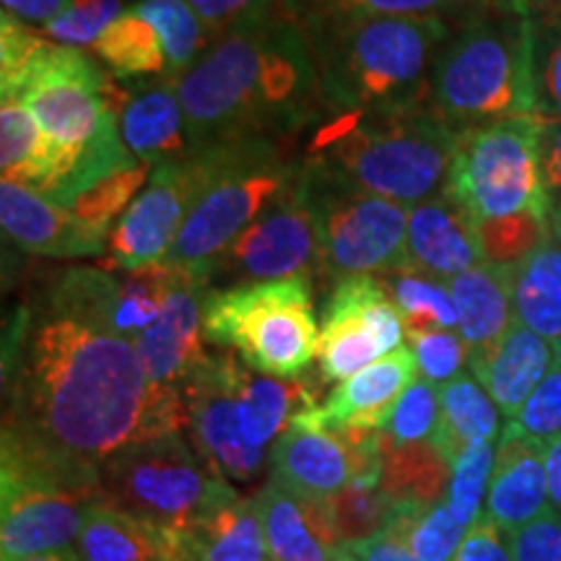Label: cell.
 <instances>
[{
	"instance_id": "6da1fadb",
	"label": "cell",
	"mask_w": 561,
	"mask_h": 561,
	"mask_svg": "<svg viewBox=\"0 0 561 561\" xmlns=\"http://www.w3.org/2000/svg\"><path fill=\"white\" fill-rule=\"evenodd\" d=\"M3 401V432L89 471L123 447L187 426L185 392L157 388L136 343L50 286L19 307L5 333Z\"/></svg>"
},
{
	"instance_id": "7a4b0ae2",
	"label": "cell",
	"mask_w": 561,
	"mask_h": 561,
	"mask_svg": "<svg viewBox=\"0 0 561 561\" xmlns=\"http://www.w3.org/2000/svg\"><path fill=\"white\" fill-rule=\"evenodd\" d=\"M174 83L191 153L284 144L328 115L310 39L291 16L271 9L219 34Z\"/></svg>"
},
{
	"instance_id": "3957f363",
	"label": "cell",
	"mask_w": 561,
	"mask_h": 561,
	"mask_svg": "<svg viewBox=\"0 0 561 561\" xmlns=\"http://www.w3.org/2000/svg\"><path fill=\"white\" fill-rule=\"evenodd\" d=\"M453 26L442 19L314 11L305 34L328 112L430 104V81Z\"/></svg>"
},
{
	"instance_id": "277c9868",
	"label": "cell",
	"mask_w": 561,
	"mask_h": 561,
	"mask_svg": "<svg viewBox=\"0 0 561 561\" xmlns=\"http://www.w3.org/2000/svg\"><path fill=\"white\" fill-rule=\"evenodd\" d=\"M460 136L430 104L405 110L328 112L301 164L322 178L403 206L445 191Z\"/></svg>"
},
{
	"instance_id": "5b68a950",
	"label": "cell",
	"mask_w": 561,
	"mask_h": 561,
	"mask_svg": "<svg viewBox=\"0 0 561 561\" xmlns=\"http://www.w3.org/2000/svg\"><path fill=\"white\" fill-rule=\"evenodd\" d=\"M430 107L458 136L512 117H536L528 16L489 0L458 24L432 70Z\"/></svg>"
},
{
	"instance_id": "8992f818",
	"label": "cell",
	"mask_w": 561,
	"mask_h": 561,
	"mask_svg": "<svg viewBox=\"0 0 561 561\" xmlns=\"http://www.w3.org/2000/svg\"><path fill=\"white\" fill-rule=\"evenodd\" d=\"M201 170V193L161 263L208 278L214 263L244 229L271 210L301 178V161L286 159L284 144L219 146L187 153Z\"/></svg>"
},
{
	"instance_id": "52a82bcc",
	"label": "cell",
	"mask_w": 561,
	"mask_h": 561,
	"mask_svg": "<svg viewBox=\"0 0 561 561\" xmlns=\"http://www.w3.org/2000/svg\"><path fill=\"white\" fill-rule=\"evenodd\" d=\"M102 502L100 471L50 458L3 432L0 561L76 549L87 512Z\"/></svg>"
},
{
	"instance_id": "ba28073f",
	"label": "cell",
	"mask_w": 561,
	"mask_h": 561,
	"mask_svg": "<svg viewBox=\"0 0 561 561\" xmlns=\"http://www.w3.org/2000/svg\"><path fill=\"white\" fill-rule=\"evenodd\" d=\"M203 333L208 343L229 348L261 375L280 380L301 377L318 359L320 341L312 278L208 291Z\"/></svg>"
},
{
	"instance_id": "9c48e42d",
	"label": "cell",
	"mask_w": 561,
	"mask_h": 561,
	"mask_svg": "<svg viewBox=\"0 0 561 561\" xmlns=\"http://www.w3.org/2000/svg\"><path fill=\"white\" fill-rule=\"evenodd\" d=\"M231 486L182 432L123 447L100 466L102 500L170 530H187Z\"/></svg>"
},
{
	"instance_id": "30bf717a",
	"label": "cell",
	"mask_w": 561,
	"mask_h": 561,
	"mask_svg": "<svg viewBox=\"0 0 561 561\" xmlns=\"http://www.w3.org/2000/svg\"><path fill=\"white\" fill-rule=\"evenodd\" d=\"M538 117H512L462 133L447 191L473 214L476 221L538 210L551 214L538 161Z\"/></svg>"
},
{
	"instance_id": "8fae6325",
	"label": "cell",
	"mask_w": 561,
	"mask_h": 561,
	"mask_svg": "<svg viewBox=\"0 0 561 561\" xmlns=\"http://www.w3.org/2000/svg\"><path fill=\"white\" fill-rule=\"evenodd\" d=\"M305 172L320 221V273L339 284L348 276L413 271L409 252L411 206L328 180L307 167Z\"/></svg>"
},
{
	"instance_id": "7c38bea8",
	"label": "cell",
	"mask_w": 561,
	"mask_h": 561,
	"mask_svg": "<svg viewBox=\"0 0 561 561\" xmlns=\"http://www.w3.org/2000/svg\"><path fill=\"white\" fill-rule=\"evenodd\" d=\"M322 237L305 164L301 178L276 206L237 237L210 271V284L229 289L284 278H312L320 271Z\"/></svg>"
},
{
	"instance_id": "4fadbf2b",
	"label": "cell",
	"mask_w": 561,
	"mask_h": 561,
	"mask_svg": "<svg viewBox=\"0 0 561 561\" xmlns=\"http://www.w3.org/2000/svg\"><path fill=\"white\" fill-rule=\"evenodd\" d=\"M244 367L248 364H240L231 351L208 354L182 390L193 450L210 473L234 489L257 486L271 462V453L252 447L242 434L240 385Z\"/></svg>"
},
{
	"instance_id": "5bb4252c",
	"label": "cell",
	"mask_w": 561,
	"mask_h": 561,
	"mask_svg": "<svg viewBox=\"0 0 561 561\" xmlns=\"http://www.w3.org/2000/svg\"><path fill=\"white\" fill-rule=\"evenodd\" d=\"M382 432L322 430L291 421L271 447L268 479L294 494L328 500L348 483H380Z\"/></svg>"
},
{
	"instance_id": "9a60e30c",
	"label": "cell",
	"mask_w": 561,
	"mask_h": 561,
	"mask_svg": "<svg viewBox=\"0 0 561 561\" xmlns=\"http://www.w3.org/2000/svg\"><path fill=\"white\" fill-rule=\"evenodd\" d=\"M198 193L201 170L191 157L153 167L146 187L112 229L104 265L136 271L164 261Z\"/></svg>"
},
{
	"instance_id": "2e32d148",
	"label": "cell",
	"mask_w": 561,
	"mask_h": 561,
	"mask_svg": "<svg viewBox=\"0 0 561 561\" xmlns=\"http://www.w3.org/2000/svg\"><path fill=\"white\" fill-rule=\"evenodd\" d=\"M208 278L180 268L178 284L157 320L138 335L136 351L146 377L157 388L185 390V385L208 359L206 333H203V301Z\"/></svg>"
},
{
	"instance_id": "e0dca14e",
	"label": "cell",
	"mask_w": 561,
	"mask_h": 561,
	"mask_svg": "<svg viewBox=\"0 0 561 561\" xmlns=\"http://www.w3.org/2000/svg\"><path fill=\"white\" fill-rule=\"evenodd\" d=\"M419 380V362L411 346H403L382 356L354 377L335 385L328 401L310 409L294 421L322 426V430H377L388 424L392 405Z\"/></svg>"
},
{
	"instance_id": "ac0fdd59",
	"label": "cell",
	"mask_w": 561,
	"mask_h": 561,
	"mask_svg": "<svg viewBox=\"0 0 561 561\" xmlns=\"http://www.w3.org/2000/svg\"><path fill=\"white\" fill-rule=\"evenodd\" d=\"M0 221L5 240L32 255L94 257L110 242V231L76 219L68 208L13 182H0Z\"/></svg>"
},
{
	"instance_id": "d6986e66",
	"label": "cell",
	"mask_w": 561,
	"mask_h": 561,
	"mask_svg": "<svg viewBox=\"0 0 561 561\" xmlns=\"http://www.w3.org/2000/svg\"><path fill=\"white\" fill-rule=\"evenodd\" d=\"M409 252L413 271L455 278L483 263L479 221L445 187L409 208Z\"/></svg>"
},
{
	"instance_id": "ffe728a7",
	"label": "cell",
	"mask_w": 561,
	"mask_h": 561,
	"mask_svg": "<svg viewBox=\"0 0 561 561\" xmlns=\"http://www.w3.org/2000/svg\"><path fill=\"white\" fill-rule=\"evenodd\" d=\"M273 561H356L335 536L322 500L294 494L276 481L255 491Z\"/></svg>"
},
{
	"instance_id": "44dd1931",
	"label": "cell",
	"mask_w": 561,
	"mask_h": 561,
	"mask_svg": "<svg viewBox=\"0 0 561 561\" xmlns=\"http://www.w3.org/2000/svg\"><path fill=\"white\" fill-rule=\"evenodd\" d=\"M377 276H348L335 284L322 314L318 367L325 382H343L382 359V346L367 320V299Z\"/></svg>"
},
{
	"instance_id": "7402d4cb",
	"label": "cell",
	"mask_w": 561,
	"mask_h": 561,
	"mask_svg": "<svg viewBox=\"0 0 561 561\" xmlns=\"http://www.w3.org/2000/svg\"><path fill=\"white\" fill-rule=\"evenodd\" d=\"M549 507L543 447L520 434L502 430L483 515L496 523L502 533H512L536 520Z\"/></svg>"
},
{
	"instance_id": "603a6c76",
	"label": "cell",
	"mask_w": 561,
	"mask_h": 561,
	"mask_svg": "<svg viewBox=\"0 0 561 561\" xmlns=\"http://www.w3.org/2000/svg\"><path fill=\"white\" fill-rule=\"evenodd\" d=\"M178 536L185 561H273L255 494L234 486Z\"/></svg>"
},
{
	"instance_id": "cb8c5ba5",
	"label": "cell",
	"mask_w": 561,
	"mask_h": 561,
	"mask_svg": "<svg viewBox=\"0 0 561 561\" xmlns=\"http://www.w3.org/2000/svg\"><path fill=\"white\" fill-rule=\"evenodd\" d=\"M553 364H557L553 343L515 320L502 341L483 356L471 359L468 367L502 411V416L512 421L530 392L543 382Z\"/></svg>"
},
{
	"instance_id": "d4e9b609",
	"label": "cell",
	"mask_w": 561,
	"mask_h": 561,
	"mask_svg": "<svg viewBox=\"0 0 561 561\" xmlns=\"http://www.w3.org/2000/svg\"><path fill=\"white\" fill-rule=\"evenodd\" d=\"M73 551L81 561H185L178 530L140 520L104 500L87 512Z\"/></svg>"
},
{
	"instance_id": "484cf974",
	"label": "cell",
	"mask_w": 561,
	"mask_h": 561,
	"mask_svg": "<svg viewBox=\"0 0 561 561\" xmlns=\"http://www.w3.org/2000/svg\"><path fill=\"white\" fill-rule=\"evenodd\" d=\"M121 133L133 157L159 167L191 153L178 83L164 79L130 94L121 112Z\"/></svg>"
},
{
	"instance_id": "4316f807",
	"label": "cell",
	"mask_w": 561,
	"mask_h": 561,
	"mask_svg": "<svg viewBox=\"0 0 561 561\" xmlns=\"http://www.w3.org/2000/svg\"><path fill=\"white\" fill-rule=\"evenodd\" d=\"M450 291L458 310V333L471 348V359L483 356L515 322L512 271L481 263L450 278Z\"/></svg>"
},
{
	"instance_id": "83f0119b",
	"label": "cell",
	"mask_w": 561,
	"mask_h": 561,
	"mask_svg": "<svg viewBox=\"0 0 561 561\" xmlns=\"http://www.w3.org/2000/svg\"><path fill=\"white\" fill-rule=\"evenodd\" d=\"M318 409V385L307 377L280 380L244 367L240 385L242 434L257 450H268L289 430L294 416Z\"/></svg>"
},
{
	"instance_id": "f1b7e54d",
	"label": "cell",
	"mask_w": 561,
	"mask_h": 561,
	"mask_svg": "<svg viewBox=\"0 0 561 561\" xmlns=\"http://www.w3.org/2000/svg\"><path fill=\"white\" fill-rule=\"evenodd\" d=\"M453 462L432 439L396 445L382 432L380 489L401 507L432 510L447 500Z\"/></svg>"
},
{
	"instance_id": "f546056e",
	"label": "cell",
	"mask_w": 561,
	"mask_h": 561,
	"mask_svg": "<svg viewBox=\"0 0 561 561\" xmlns=\"http://www.w3.org/2000/svg\"><path fill=\"white\" fill-rule=\"evenodd\" d=\"M500 413L483 385L462 371L439 388V424L432 442L455 466L468 447L502 437Z\"/></svg>"
},
{
	"instance_id": "4dcf8cb0",
	"label": "cell",
	"mask_w": 561,
	"mask_h": 561,
	"mask_svg": "<svg viewBox=\"0 0 561 561\" xmlns=\"http://www.w3.org/2000/svg\"><path fill=\"white\" fill-rule=\"evenodd\" d=\"M53 140L19 96L0 94V170L3 182L42 191L55 172Z\"/></svg>"
},
{
	"instance_id": "1f68e13d",
	"label": "cell",
	"mask_w": 561,
	"mask_h": 561,
	"mask_svg": "<svg viewBox=\"0 0 561 561\" xmlns=\"http://www.w3.org/2000/svg\"><path fill=\"white\" fill-rule=\"evenodd\" d=\"M515 320L541 339H561V244L549 242L512 271Z\"/></svg>"
},
{
	"instance_id": "d6a6232c",
	"label": "cell",
	"mask_w": 561,
	"mask_h": 561,
	"mask_svg": "<svg viewBox=\"0 0 561 561\" xmlns=\"http://www.w3.org/2000/svg\"><path fill=\"white\" fill-rule=\"evenodd\" d=\"M115 297L110 310V331L136 341L164 310L180 268L170 263H153L115 276Z\"/></svg>"
},
{
	"instance_id": "836d02e7",
	"label": "cell",
	"mask_w": 561,
	"mask_h": 561,
	"mask_svg": "<svg viewBox=\"0 0 561 561\" xmlns=\"http://www.w3.org/2000/svg\"><path fill=\"white\" fill-rule=\"evenodd\" d=\"M94 55L107 62L115 79H151L167 70V53L159 32L136 9L115 19L94 42Z\"/></svg>"
},
{
	"instance_id": "e575fe53",
	"label": "cell",
	"mask_w": 561,
	"mask_h": 561,
	"mask_svg": "<svg viewBox=\"0 0 561 561\" xmlns=\"http://www.w3.org/2000/svg\"><path fill=\"white\" fill-rule=\"evenodd\" d=\"M382 280L403 318L405 339L411 341L434 331H458V310L445 278L421 271H398L388 273V278L382 276Z\"/></svg>"
},
{
	"instance_id": "d590c367",
	"label": "cell",
	"mask_w": 561,
	"mask_h": 561,
	"mask_svg": "<svg viewBox=\"0 0 561 561\" xmlns=\"http://www.w3.org/2000/svg\"><path fill=\"white\" fill-rule=\"evenodd\" d=\"M322 504H325L328 520H331L335 536L348 549L382 536L405 510L385 494L380 483L369 481L348 483L346 489L322 500Z\"/></svg>"
},
{
	"instance_id": "8d00e7d4",
	"label": "cell",
	"mask_w": 561,
	"mask_h": 561,
	"mask_svg": "<svg viewBox=\"0 0 561 561\" xmlns=\"http://www.w3.org/2000/svg\"><path fill=\"white\" fill-rule=\"evenodd\" d=\"M530 73L536 117L541 123L561 121V0L528 13Z\"/></svg>"
},
{
	"instance_id": "74e56055",
	"label": "cell",
	"mask_w": 561,
	"mask_h": 561,
	"mask_svg": "<svg viewBox=\"0 0 561 561\" xmlns=\"http://www.w3.org/2000/svg\"><path fill=\"white\" fill-rule=\"evenodd\" d=\"M133 9L159 32L167 53V79L178 81L206 53L210 30L185 0H140Z\"/></svg>"
},
{
	"instance_id": "f35d334b",
	"label": "cell",
	"mask_w": 561,
	"mask_h": 561,
	"mask_svg": "<svg viewBox=\"0 0 561 561\" xmlns=\"http://www.w3.org/2000/svg\"><path fill=\"white\" fill-rule=\"evenodd\" d=\"M551 242L549 214L525 210L504 219L479 221L481 261L494 268L515 271Z\"/></svg>"
},
{
	"instance_id": "ab89813d",
	"label": "cell",
	"mask_w": 561,
	"mask_h": 561,
	"mask_svg": "<svg viewBox=\"0 0 561 561\" xmlns=\"http://www.w3.org/2000/svg\"><path fill=\"white\" fill-rule=\"evenodd\" d=\"M390 530H396L421 561H455L468 533L466 525L450 515L445 502L432 510L405 507Z\"/></svg>"
},
{
	"instance_id": "60d3db41",
	"label": "cell",
	"mask_w": 561,
	"mask_h": 561,
	"mask_svg": "<svg viewBox=\"0 0 561 561\" xmlns=\"http://www.w3.org/2000/svg\"><path fill=\"white\" fill-rule=\"evenodd\" d=\"M151 164L138 161L136 167L110 174V178H104L102 182H96L94 187H89L87 193L79 195V198L70 203L68 210L76 219L87 221L91 227L102 231H110V224L115 221L123 210H128L130 203L138 198L140 187H146V182L151 178Z\"/></svg>"
},
{
	"instance_id": "b9f144b4",
	"label": "cell",
	"mask_w": 561,
	"mask_h": 561,
	"mask_svg": "<svg viewBox=\"0 0 561 561\" xmlns=\"http://www.w3.org/2000/svg\"><path fill=\"white\" fill-rule=\"evenodd\" d=\"M494 442H481V445L468 447L453 466V481L445 504L455 520L466 525L468 530L483 515L491 471H494Z\"/></svg>"
},
{
	"instance_id": "7bdbcfd3",
	"label": "cell",
	"mask_w": 561,
	"mask_h": 561,
	"mask_svg": "<svg viewBox=\"0 0 561 561\" xmlns=\"http://www.w3.org/2000/svg\"><path fill=\"white\" fill-rule=\"evenodd\" d=\"M439 424V388L430 380H416L392 405L385 437L396 445L426 442L434 437Z\"/></svg>"
},
{
	"instance_id": "ee69618b",
	"label": "cell",
	"mask_w": 561,
	"mask_h": 561,
	"mask_svg": "<svg viewBox=\"0 0 561 561\" xmlns=\"http://www.w3.org/2000/svg\"><path fill=\"white\" fill-rule=\"evenodd\" d=\"M125 13L121 0H70L68 9L45 24V34L58 45H94L104 30Z\"/></svg>"
},
{
	"instance_id": "f6af8a7d",
	"label": "cell",
	"mask_w": 561,
	"mask_h": 561,
	"mask_svg": "<svg viewBox=\"0 0 561 561\" xmlns=\"http://www.w3.org/2000/svg\"><path fill=\"white\" fill-rule=\"evenodd\" d=\"M504 430L520 434V437L538 442L546 447L561 437V367L553 364L543 382L530 392L528 401L517 411V416L507 421Z\"/></svg>"
},
{
	"instance_id": "bcb514c9",
	"label": "cell",
	"mask_w": 561,
	"mask_h": 561,
	"mask_svg": "<svg viewBox=\"0 0 561 561\" xmlns=\"http://www.w3.org/2000/svg\"><path fill=\"white\" fill-rule=\"evenodd\" d=\"M325 9L371 13V16H403V19H458V24L468 21L476 11H481L489 0H322Z\"/></svg>"
},
{
	"instance_id": "7dc6e473",
	"label": "cell",
	"mask_w": 561,
	"mask_h": 561,
	"mask_svg": "<svg viewBox=\"0 0 561 561\" xmlns=\"http://www.w3.org/2000/svg\"><path fill=\"white\" fill-rule=\"evenodd\" d=\"M419 362V371L424 380L432 385L453 382L455 377L462 375V367L471 364V348L462 341L458 331H434L416 335V339L409 341Z\"/></svg>"
},
{
	"instance_id": "c3c4849f",
	"label": "cell",
	"mask_w": 561,
	"mask_h": 561,
	"mask_svg": "<svg viewBox=\"0 0 561 561\" xmlns=\"http://www.w3.org/2000/svg\"><path fill=\"white\" fill-rule=\"evenodd\" d=\"M515 561H561V510L549 507L536 520L507 533Z\"/></svg>"
},
{
	"instance_id": "681fc988",
	"label": "cell",
	"mask_w": 561,
	"mask_h": 561,
	"mask_svg": "<svg viewBox=\"0 0 561 561\" xmlns=\"http://www.w3.org/2000/svg\"><path fill=\"white\" fill-rule=\"evenodd\" d=\"M185 3L198 13L210 34H224L240 21L268 11L273 0H185Z\"/></svg>"
},
{
	"instance_id": "f907efd6",
	"label": "cell",
	"mask_w": 561,
	"mask_h": 561,
	"mask_svg": "<svg viewBox=\"0 0 561 561\" xmlns=\"http://www.w3.org/2000/svg\"><path fill=\"white\" fill-rule=\"evenodd\" d=\"M455 561H515L507 546V538H502V530L496 523H491L486 515L471 525V530L462 538V546Z\"/></svg>"
},
{
	"instance_id": "816d5d0a",
	"label": "cell",
	"mask_w": 561,
	"mask_h": 561,
	"mask_svg": "<svg viewBox=\"0 0 561 561\" xmlns=\"http://www.w3.org/2000/svg\"><path fill=\"white\" fill-rule=\"evenodd\" d=\"M538 161H541L543 187L551 203L561 201V121L541 123L538 136Z\"/></svg>"
},
{
	"instance_id": "f5cc1de1",
	"label": "cell",
	"mask_w": 561,
	"mask_h": 561,
	"mask_svg": "<svg viewBox=\"0 0 561 561\" xmlns=\"http://www.w3.org/2000/svg\"><path fill=\"white\" fill-rule=\"evenodd\" d=\"M356 561H421L396 530H385L382 536L354 546Z\"/></svg>"
},
{
	"instance_id": "db71d44e",
	"label": "cell",
	"mask_w": 561,
	"mask_h": 561,
	"mask_svg": "<svg viewBox=\"0 0 561 561\" xmlns=\"http://www.w3.org/2000/svg\"><path fill=\"white\" fill-rule=\"evenodd\" d=\"M70 0H3V11L26 21H53L58 13L68 9Z\"/></svg>"
},
{
	"instance_id": "11a10c76",
	"label": "cell",
	"mask_w": 561,
	"mask_h": 561,
	"mask_svg": "<svg viewBox=\"0 0 561 561\" xmlns=\"http://www.w3.org/2000/svg\"><path fill=\"white\" fill-rule=\"evenodd\" d=\"M546 479H549V500L551 507L561 510V437L543 447Z\"/></svg>"
},
{
	"instance_id": "9f6ffc18",
	"label": "cell",
	"mask_w": 561,
	"mask_h": 561,
	"mask_svg": "<svg viewBox=\"0 0 561 561\" xmlns=\"http://www.w3.org/2000/svg\"><path fill=\"white\" fill-rule=\"evenodd\" d=\"M504 5H510L512 11L523 13V16H528V13L543 9V5H551V3H559V0H502Z\"/></svg>"
},
{
	"instance_id": "6f0895ef",
	"label": "cell",
	"mask_w": 561,
	"mask_h": 561,
	"mask_svg": "<svg viewBox=\"0 0 561 561\" xmlns=\"http://www.w3.org/2000/svg\"><path fill=\"white\" fill-rule=\"evenodd\" d=\"M16 561H81L79 553L73 549L68 551H53V553H39V557H24V559H16Z\"/></svg>"
},
{
	"instance_id": "680465c9",
	"label": "cell",
	"mask_w": 561,
	"mask_h": 561,
	"mask_svg": "<svg viewBox=\"0 0 561 561\" xmlns=\"http://www.w3.org/2000/svg\"><path fill=\"white\" fill-rule=\"evenodd\" d=\"M549 221H551V240L557 242V244H561V201L559 203H551Z\"/></svg>"
},
{
	"instance_id": "91938a15",
	"label": "cell",
	"mask_w": 561,
	"mask_h": 561,
	"mask_svg": "<svg viewBox=\"0 0 561 561\" xmlns=\"http://www.w3.org/2000/svg\"><path fill=\"white\" fill-rule=\"evenodd\" d=\"M553 354H557V364L561 367V339L553 343Z\"/></svg>"
}]
</instances>
